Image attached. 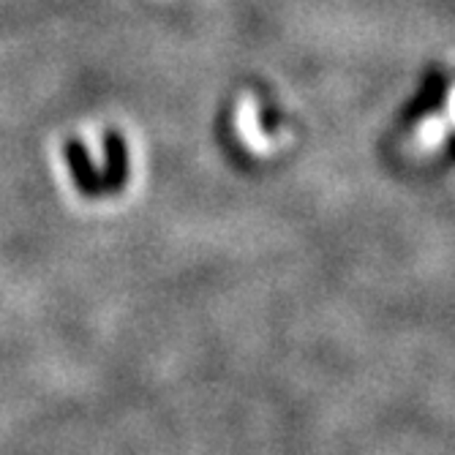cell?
I'll return each instance as SVG.
<instances>
[{"mask_svg": "<svg viewBox=\"0 0 455 455\" xmlns=\"http://www.w3.org/2000/svg\"><path fill=\"white\" fill-rule=\"evenodd\" d=\"M447 117L452 120V126H455V91H452V96H450V104H447Z\"/></svg>", "mask_w": 455, "mask_h": 455, "instance_id": "3957f363", "label": "cell"}, {"mask_svg": "<svg viewBox=\"0 0 455 455\" xmlns=\"http://www.w3.org/2000/svg\"><path fill=\"white\" fill-rule=\"evenodd\" d=\"M237 129L248 150H254L257 156H265L270 150V140L259 126V107L254 96H243L237 107Z\"/></svg>", "mask_w": 455, "mask_h": 455, "instance_id": "6da1fadb", "label": "cell"}, {"mask_svg": "<svg viewBox=\"0 0 455 455\" xmlns=\"http://www.w3.org/2000/svg\"><path fill=\"white\" fill-rule=\"evenodd\" d=\"M444 129H447L444 117H431V120H426V123H423V129H420V134H418L420 145H423L426 150L439 148V145L444 142Z\"/></svg>", "mask_w": 455, "mask_h": 455, "instance_id": "7a4b0ae2", "label": "cell"}]
</instances>
